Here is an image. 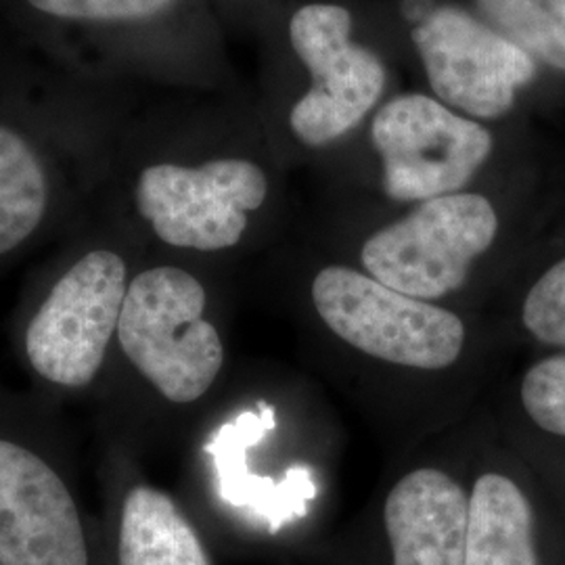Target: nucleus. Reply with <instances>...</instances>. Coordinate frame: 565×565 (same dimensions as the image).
Listing matches in <instances>:
<instances>
[{
    "label": "nucleus",
    "mask_w": 565,
    "mask_h": 565,
    "mask_svg": "<svg viewBox=\"0 0 565 565\" xmlns=\"http://www.w3.org/2000/svg\"><path fill=\"white\" fill-rule=\"evenodd\" d=\"M264 139L258 105L237 90L139 95L107 177L121 195V221L177 252L239 247L273 195Z\"/></svg>",
    "instance_id": "1"
},
{
    "label": "nucleus",
    "mask_w": 565,
    "mask_h": 565,
    "mask_svg": "<svg viewBox=\"0 0 565 565\" xmlns=\"http://www.w3.org/2000/svg\"><path fill=\"white\" fill-rule=\"evenodd\" d=\"M139 95L65 74L15 41L0 49V260L41 239L109 177Z\"/></svg>",
    "instance_id": "2"
},
{
    "label": "nucleus",
    "mask_w": 565,
    "mask_h": 565,
    "mask_svg": "<svg viewBox=\"0 0 565 565\" xmlns=\"http://www.w3.org/2000/svg\"><path fill=\"white\" fill-rule=\"evenodd\" d=\"M247 30L263 44L256 105L268 139L333 149L401 88L396 44L363 0H264Z\"/></svg>",
    "instance_id": "3"
},
{
    "label": "nucleus",
    "mask_w": 565,
    "mask_h": 565,
    "mask_svg": "<svg viewBox=\"0 0 565 565\" xmlns=\"http://www.w3.org/2000/svg\"><path fill=\"white\" fill-rule=\"evenodd\" d=\"M28 53L84 81L235 93L214 0H0Z\"/></svg>",
    "instance_id": "4"
},
{
    "label": "nucleus",
    "mask_w": 565,
    "mask_h": 565,
    "mask_svg": "<svg viewBox=\"0 0 565 565\" xmlns=\"http://www.w3.org/2000/svg\"><path fill=\"white\" fill-rule=\"evenodd\" d=\"M385 32L417 65L427 93L469 118L507 120L541 67L465 0H375Z\"/></svg>",
    "instance_id": "5"
},
{
    "label": "nucleus",
    "mask_w": 565,
    "mask_h": 565,
    "mask_svg": "<svg viewBox=\"0 0 565 565\" xmlns=\"http://www.w3.org/2000/svg\"><path fill=\"white\" fill-rule=\"evenodd\" d=\"M130 231L114 216L78 243L32 315L25 356L49 384L81 390L97 380L132 279Z\"/></svg>",
    "instance_id": "6"
},
{
    "label": "nucleus",
    "mask_w": 565,
    "mask_h": 565,
    "mask_svg": "<svg viewBox=\"0 0 565 565\" xmlns=\"http://www.w3.org/2000/svg\"><path fill=\"white\" fill-rule=\"evenodd\" d=\"M361 135L392 203L415 205L471 189L497 153L494 126L469 118L425 88H398Z\"/></svg>",
    "instance_id": "7"
},
{
    "label": "nucleus",
    "mask_w": 565,
    "mask_h": 565,
    "mask_svg": "<svg viewBox=\"0 0 565 565\" xmlns=\"http://www.w3.org/2000/svg\"><path fill=\"white\" fill-rule=\"evenodd\" d=\"M203 282L177 264L132 275L118 323L124 356L168 403L200 401L224 364L221 333L203 312Z\"/></svg>",
    "instance_id": "8"
},
{
    "label": "nucleus",
    "mask_w": 565,
    "mask_h": 565,
    "mask_svg": "<svg viewBox=\"0 0 565 565\" xmlns=\"http://www.w3.org/2000/svg\"><path fill=\"white\" fill-rule=\"evenodd\" d=\"M501 233L499 205L467 189L411 205L401 218L369 233L359 256L373 279L431 302L459 291Z\"/></svg>",
    "instance_id": "9"
},
{
    "label": "nucleus",
    "mask_w": 565,
    "mask_h": 565,
    "mask_svg": "<svg viewBox=\"0 0 565 565\" xmlns=\"http://www.w3.org/2000/svg\"><path fill=\"white\" fill-rule=\"evenodd\" d=\"M310 296L333 335L377 361L440 371L463 352L467 331L455 312L401 294L359 268L323 266Z\"/></svg>",
    "instance_id": "10"
},
{
    "label": "nucleus",
    "mask_w": 565,
    "mask_h": 565,
    "mask_svg": "<svg viewBox=\"0 0 565 565\" xmlns=\"http://www.w3.org/2000/svg\"><path fill=\"white\" fill-rule=\"evenodd\" d=\"M0 565H88L78 505L55 467L0 438Z\"/></svg>",
    "instance_id": "11"
},
{
    "label": "nucleus",
    "mask_w": 565,
    "mask_h": 565,
    "mask_svg": "<svg viewBox=\"0 0 565 565\" xmlns=\"http://www.w3.org/2000/svg\"><path fill=\"white\" fill-rule=\"evenodd\" d=\"M469 497L448 473L422 467L390 490L384 522L394 565H465Z\"/></svg>",
    "instance_id": "12"
},
{
    "label": "nucleus",
    "mask_w": 565,
    "mask_h": 565,
    "mask_svg": "<svg viewBox=\"0 0 565 565\" xmlns=\"http://www.w3.org/2000/svg\"><path fill=\"white\" fill-rule=\"evenodd\" d=\"M273 427L275 411L273 406L260 403L258 413L245 411L231 424L223 425L207 445V452L216 465L218 494L223 501L239 509H249L254 515L263 518L273 532H277L285 522L302 518L306 503L315 499L317 488L308 469L302 467L291 469L279 484L249 473L245 452L258 445Z\"/></svg>",
    "instance_id": "13"
},
{
    "label": "nucleus",
    "mask_w": 565,
    "mask_h": 565,
    "mask_svg": "<svg viewBox=\"0 0 565 565\" xmlns=\"http://www.w3.org/2000/svg\"><path fill=\"white\" fill-rule=\"evenodd\" d=\"M536 505L515 476L484 471L469 497L465 565H543Z\"/></svg>",
    "instance_id": "14"
},
{
    "label": "nucleus",
    "mask_w": 565,
    "mask_h": 565,
    "mask_svg": "<svg viewBox=\"0 0 565 565\" xmlns=\"http://www.w3.org/2000/svg\"><path fill=\"white\" fill-rule=\"evenodd\" d=\"M120 565H210L195 527L158 488L135 486L121 505Z\"/></svg>",
    "instance_id": "15"
},
{
    "label": "nucleus",
    "mask_w": 565,
    "mask_h": 565,
    "mask_svg": "<svg viewBox=\"0 0 565 565\" xmlns=\"http://www.w3.org/2000/svg\"><path fill=\"white\" fill-rule=\"evenodd\" d=\"M541 70L565 76V0H465Z\"/></svg>",
    "instance_id": "16"
},
{
    "label": "nucleus",
    "mask_w": 565,
    "mask_h": 565,
    "mask_svg": "<svg viewBox=\"0 0 565 565\" xmlns=\"http://www.w3.org/2000/svg\"><path fill=\"white\" fill-rule=\"evenodd\" d=\"M518 401L536 436L565 446V352H546L525 369Z\"/></svg>",
    "instance_id": "17"
},
{
    "label": "nucleus",
    "mask_w": 565,
    "mask_h": 565,
    "mask_svg": "<svg viewBox=\"0 0 565 565\" xmlns=\"http://www.w3.org/2000/svg\"><path fill=\"white\" fill-rule=\"evenodd\" d=\"M264 0H214L224 23H235L249 28V21Z\"/></svg>",
    "instance_id": "18"
},
{
    "label": "nucleus",
    "mask_w": 565,
    "mask_h": 565,
    "mask_svg": "<svg viewBox=\"0 0 565 565\" xmlns=\"http://www.w3.org/2000/svg\"><path fill=\"white\" fill-rule=\"evenodd\" d=\"M13 41L11 39V34L7 32V28H4V23H2V20H0V49L4 46V44H9V42Z\"/></svg>",
    "instance_id": "19"
}]
</instances>
